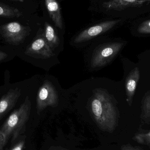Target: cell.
Returning a JSON list of instances; mask_svg holds the SVG:
<instances>
[{
    "instance_id": "1",
    "label": "cell",
    "mask_w": 150,
    "mask_h": 150,
    "mask_svg": "<svg viewBox=\"0 0 150 150\" xmlns=\"http://www.w3.org/2000/svg\"><path fill=\"white\" fill-rule=\"evenodd\" d=\"M91 112L97 126L102 131L112 132L118 123L117 109L109 93L98 89L91 100Z\"/></svg>"
},
{
    "instance_id": "2",
    "label": "cell",
    "mask_w": 150,
    "mask_h": 150,
    "mask_svg": "<svg viewBox=\"0 0 150 150\" xmlns=\"http://www.w3.org/2000/svg\"><path fill=\"white\" fill-rule=\"evenodd\" d=\"M31 108V103L29 97L17 109L13 111L0 129L4 136L6 143L10 138L14 141L28 120Z\"/></svg>"
},
{
    "instance_id": "3",
    "label": "cell",
    "mask_w": 150,
    "mask_h": 150,
    "mask_svg": "<svg viewBox=\"0 0 150 150\" xmlns=\"http://www.w3.org/2000/svg\"><path fill=\"white\" fill-rule=\"evenodd\" d=\"M123 43L113 42L102 45L94 51L91 60L92 68L102 67L110 63L124 46Z\"/></svg>"
},
{
    "instance_id": "4",
    "label": "cell",
    "mask_w": 150,
    "mask_h": 150,
    "mask_svg": "<svg viewBox=\"0 0 150 150\" xmlns=\"http://www.w3.org/2000/svg\"><path fill=\"white\" fill-rule=\"evenodd\" d=\"M58 92L52 84L46 80L38 92L37 108L38 114L48 106L55 107L59 104Z\"/></svg>"
},
{
    "instance_id": "5",
    "label": "cell",
    "mask_w": 150,
    "mask_h": 150,
    "mask_svg": "<svg viewBox=\"0 0 150 150\" xmlns=\"http://www.w3.org/2000/svg\"><path fill=\"white\" fill-rule=\"evenodd\" d=\"M2 36L5 41L12 45H19L27 35V28L18 23L11 22L2 25L0 29Z\"/></svg>"
},
{
    "instance_id": "6",
    "label": "cell",
    "mask_w": 150,
    "mask_h": 150,
    "mask_svg": "<svg viewBox=\"0 0 150 150\" xmlns=\"http://www.w3.org/2000/svg\"><path fill=\"white\" fill-rule=\"evenodd\" d=\"M120 21V20L105 21L86 29L75 38L74 42L76 44H78L87 41L109 30L115 26Z\"/></svg>"
},
{
    "instance_id": "7",
    "label": "cell",
    "mask_w": 150,
    "mask_h": 150,
    "mask_svg": "<svg viewBox=\"0 0 150 150\" xmlns=\"http://www.w3.org/2000/svg\"><path fill=\"white\" fill-rule=\"evenodd\" d=\"M25 54L27 55H35L41 59H47L54 55L52 50L44 37H40L35 40L27 47Z\"/></svg>"
},
{
    "instance_id": "8",
    "label": "cell",
    "mask_w": 150,
    "mask_h": 150,
    "mask_svg": "<svg viewBox=\"0 0 150 150\" xmlns=\"http://www.w3.org/2000/svg\"><path fill=\"white\" fill-rule=\"evenodd\" d=\"M21 90L18 88L11 89L0 100V120L10 111L17 102L21 95Z\"/></svg>"
},
{
    "instance_id": "9",
    "label": "cell",
    "mask_w": 150,
    "mask_h": 150,
    "mask_svg": "<svg viewBox=\"0 0 150 150\" xmlns=\"http://www.w3.org/2000/svg\"><path fill=\"white\" fill-rule=\"evenodd\" d=\"M147 1V0H109L103 2L102 6L108 10L121 11L143 7Z\"/></svg>"
},
{
    "instance_id": "10",
    "label": "cell",
    "mask_w": 150,
    "mask_h": 150,
    "mask_svg": "<svg viewBox=\"0 0 150 150\" xmlns=\"http://www.w3.org/2000/svg\"><path fill=\"white\" fill-rule=\"evenodd\" d=\"M140 77V70L138 68L136 67L132 69L126 79L125 88L127 96V101L129 106L132 105Z\"/></svg>"
},
{
    "instance_id": "11",
    "label": "cell",
    "mask_w": 150,
    "mask_h": 150,
    "mask_svg": "<svg viewBox=\"0 0 150 150\" xmlns=\"http://www.w3.org/2000/svg\"><path fill=\"white\" fill-rule=\"evenodd\" d=\"M46 7L50 18L57 27L63 28L62 16L59 4L56 0H45Z\"/></svg>"
},
{
    "instance_id": "12",
    "label": "cell",
    "mask_w": 150,
    "mask_h": 150,
    "mask_svg": "<svg viewBox=\"0 0 150 150\" xmlns=\"http://www.w3.org/2000/svg\"><path fill=\"white\" fill-rule=\"evenodd\" d=\"M45 26V38L51 49L53 51L59 45V39L52 25L46 23Z\"/></svg>"
},
{
    "instance_id": "13",
    "label": "cell",
    "mask_w": 150,
    "mask_h": 150,
    "mask_svg": "<svg viewBox=\"0 0 150 150\" xmlns=\"http://www.w3.org/2000/svg\"><path fill=\"white\" fill-rule=\"evenodd\" d=\"M22 13L18 9L13 7L0 4V16L5 18L19 17Z\"/></svg>"
},
{
    "instance_id": "14",
    "label": "cell",
    "mask_w": 150,
    "mask_h": 150,
    "mask_svg": "<svg viewBox=\"0 0 150 150\" xmlns=\"http://www.w3.org/2000/svg\"><path fill=\"white\" fill-rule=\"evenodd\" d=\"M134 139L139 144L150 146V131L137 134L135 136Z\"/></svg>"
},
{
    "instance_id": "15",
    "label": "cell",
    "mask_w": 150,
    "mask_h": 150,
    "mask_svg": "<svg viewBox=\"0 0 150 150\" xmlns=\"http://www.w3.org/2000/svg\"><path fill=\"white\" fill-rule=\"evenodd\" d=\"M142 116L145 120H150V93L145 98L142 107Z\"/></svg>"
},
{
    "instance_id": "16",
    "label": "cell",
    "mask_w": 150,
    "mask_h": 150,
    "mask_svg": "<svg viewBox=\"0 0 150 150\" xmlns=\"http://www.w3.org/2000/svg\"><path fill=\"white\" fill-rule=\"evenodd\" d=\"M138 33L142 34H150V19L142 22L137 28Z\"/></svg>"
},
{
    "instance_id": "17",
    "label": "cell",
    "mask_w": 150,
    "mask_h": 150,
    "mask_svg": "<svg viewBox=\"0 0 150 150\" xmlns=\"http://www.w3.org/2000/svg\"><path fill=\"white\" fill-rule=\"evenodd\" d=\"M121 150H142L141 148L136 146H133L129 144H126L122 146L121 148Z\"/></svg>"
},
{
    "instance_id": "18",
    "label": "cell",
    "mask_w": 150,
    "mask_h": 150,
    "mask_svg": "<svg viewBox=\"0 0 150 150\" xmlns=\"http://www.w3.org/2000/svg\"><path fill=\"white\" fill-rule=\"evenodd\" d=\"M24 144V141H20L16 145H15L11 150H23Z\"/></svg>"
},
{
    "instance_id": "19",
    "label": "cell",
    "mask_w": 150,
    "mask_h": 150,
    "mask_svg": "<svg viewBox=\"0 0 150 150\" xmlns=\"http://www.w3.org/2000/svg\"><path fill=\"white\" fill-rule=\"evenodd\" d=\"M5 138L1 132L0 131V150H3L4 147L6 144Z\"/></svg>"
},
{
    "instance_id": "20",
    "label": "cell",
    "mask_w": 150,
    "mask_h": 150,
    "mask_svg": "<svg viewBox=\"0 0 150 150\" xmlns=\"http://www.w3.org/2000/svg\"><path fill=\"white\" fill-rule=\"evenodd\" d=\"M8 57V54L4 52L0 51V62L5 59Z\"/></svg>"
},
{
    "instance_id": "21",
    "label": "cell",
    "mask_w": 150,
    "mask_h": 150,
    "mask_svg": "<svg viewBox=\"0 0 150 150\" xmlns=\"http://www.w3.org/2000/svg\"><path fill=\"white\" fill-rule=\"evenodd\" d=\"M51 150H68L66 149H63V148H58V147H56V148H54V149H52Z\"/></svg>"
},
{
    "instance_id": "22",
    "label": "cell",
    "mask_w": 150,
    "mask_h": 150,
    "mask_svg": "<svg viewBox=\"0 0 150 150\" xmlns=\"http://www.w3.org/2000/svg\"><path fill=\"white\" fill-rule=\"evenodd\" d=\"M9 1H13L20 2H23L24 0H9Z\"/></svg>"
}]
</instances>
